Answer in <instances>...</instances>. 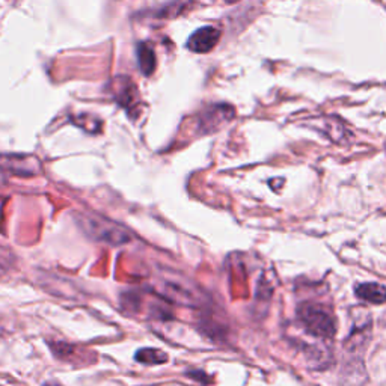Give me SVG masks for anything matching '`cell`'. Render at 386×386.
Here are the masks:
<instances>
[{
  "label": "cell",
  "instance_id": "30bf717a",
  "mask_svg": "<svg viewBox=\"0 0 386 386\" xmlns=\"http://www.w3.org/2000/svg\"><path fill=\"white\" fill-rule=\"evenodd\" d=\"M324 125V131L333 142H343V139L346 136V129L344 125L339 123V120H333V118H324L320 121Z\"/></svg>",
  "mask_w": 386,
  "mask_h": 386
},
{
  "label": "cell",
  "instance_id": "3957f363",
  "mask_svg": "<svg viewBox=\"0 0 386 386\" xmlns=\"http://www.w3.org/2000/svg\"><path fill=\"white\" fill-rule=\"evenodd\" d=\"M298 317L303 329L311 335L323 339H329L335 335L337 322L329 308L318 303H303L298 309Z\"/></svg>",
  "mask_w": 386,
  "mask_h": 386
},
{
  "label": "cell",
  "instance_id": "8992f818",
  "mask_svg": "<svg viewBox=\"0 0 386 386\" xmlns=\"http://www.w3.org/2000/svg\"><path fill=\"white\" fill-rule=\"evenodd\" d=\"M116 86H115V99L120 103L121 106L131 109L136 105L139 100V92L135 86V83L127 77H120L116 79Z\"/></svg>",
  "mask_w": 386,
  "mask_h": 386
},
{
  "label": "cell",
  "instance_id": "8fae6325",
  "mask_svg": "<svg viewBox=\"0 0 386 386\" xmlns=\"http://www.w3.org/2000/svg\"><path fill=\"white\" fill-rule=\"evenodd\" d=\"M16 264V257H14L10 249L0 246V278L6 276Z\"/></svg>",
  "mask_w": 386,
  "mask_h": 386
},
{
  "label": "cell",
  "instance_id": "ba28073f",
  "mask_svg": "<svg viewBox=\"0 0 386 386\" xmlns=\"http://www.w3.org/2000/svg\"><path fill=\"white\" fill-rule=\"evenodd\" d=\"M138 59H139V68L145 76H151L157 66V57L155 51L150 42H140L138 46Z\"/></svg>",
  "mask_w": 386,
  "mask_h": 386
},
{
  "label": "cell",
  "instance_id": "4fadbf2b",
  "mask_svg": "<svg viewBox=\"0 0 386 386\" xmlns=\"http://www.w3.org/2000/svg\"><path fill=\"white\" fill-rule=\"evenodd\" d=\"M225 3H235V2H239V0H224Z\"/></svg>",
  "mask_w": 386,
  "mask_h": 386
},
{
  "label": "cell",
  "instance_id": "52a82bcc",
  "mask_svg": "<svg viewBox=\"0 0 386 386\" xmlns=\"http://www.w3.org/2000/svg\"><path fill=\"white\" fill-rule=\"evenodd\" d=\"M355 293L359 299L370 303H385L386 302V287L377 282H365L355 287Z\"/></svg>",
  "mask_w": 386,
  "mask_h": 386
},
{
  "label": "cell",
  "instance_id": "7a4b0ae2",
  "mask_svg": "<svg viewBox=\"0 0 386 386\" xmlns=\"http://www.w3.org/2000/svg\"><path fill=\"white\" fill-rule=\"evenodd\" d=\"M155 290L165 296V299L184 307H201L204 296L196 285L188 278L175 272H160L155 281Z\"/></svg>",
  "mask_w": 386,
  "mask_h": 386
},
{
  "label": "cell",
  "instance_id": "9c48e42d",
  "mask_svg": "<svg viewBox=\"0 0 386 386\" xmlns=\"http://www.w3.org/2000/svg\"><path fill=\"white\" fill-rule=\"evenodd\" d=\"M135 359L146 363V365H159V363H165L168 361V355L162 350H155V348H142V350L136 352Z\"/></svg>",
  "mask_w": 386,
  "mask_h": 386
},
{
  "label": "cell",
  "instance_id": "5b68a950",
  "mask_svg": "<svg viewBox=\"0 0 386 386\" xmlns=\"http://www.w3.org/2000/svg\"><path fill=\"white\" fill-rule=\"evenodd\" d=\"M220 40V31L213 26H205L198 29L188 41V49L195 53H209L218 46Z\"/></svg>",
  "mask_w": 386,
  "mask_h": 386
},
{
  "label": "cell",
  "instance_id": "6da1fadb",
  "mask_svg": "<svg viewBox=\"0 0 386 386\" xmlns=\"http://www.w3.org/2000/svg\"><path fill=\"white\" fill-rule=\"evenodd\" d=\"M77 227L83 231L89 239L95 242L106 243L110 246H120L131 240V234L127 228L116 224L105 216L95 213H76Z\"/></svg>",
  "mask_w": 386,
  "mask_h": 386
},
{
  "label": "cell",
  "instance_id": "277c9868",
  "mask_svg": "<svg viewBox=\"0 0 386 386\" xmlns=\"http://www.w3.org/2000/svg\"><path fill=\"white\" fill-rule=\"evenodd\" d=\"M235 112L234 107L229 105H214L209 107L203 114L201 120H199V127L204 133L216 131L222 125L229 123L234 118Z\"/></svg>",
  "mask_w": 386,
  "mask_h": 386
},
{
  "label": "cell",
  "instance_id": "7c38bea8",
  "mask_svg": "<svg viewBox=\"0 0 386 386\" xmlns=\"http://www.w3.org/2000/svg\"><path fill=\"white\" fill-rule=\"evenodd\" d=\"M42 386H62V385L59 383V382H56V381H49V382L44 383Z\"/></svg>",
  "mask_w": 386,
  "mask_h": 386
}]
</instances>
